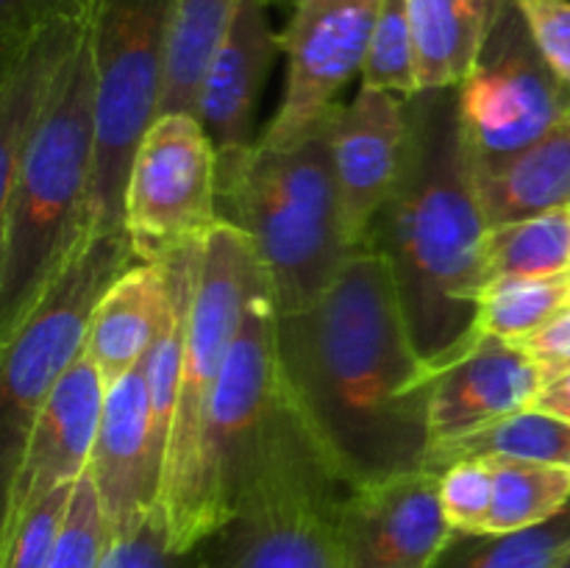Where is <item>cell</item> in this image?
<instances>
[{
  "label": "cell",
  "instance_id": "9",
  "mask_svg": "<svg viewBox=\"0 0 570 568\" xmlns=\"http://www.w3.org/2000/svg\"><path fill=\"white\" fill-rule=\"evenodd\" d=\"M262 276H265V267L250 239L237 226L220 221L206 234L200 245L198 284H195L193 310H189L181 388H178L170 449H167L165 462V488H161V505L167 510L170 538L176 546L181 543L184 527L193 510L200 443H204L212 395L223 376L228 351L243 326L250 293Z\"/></svg>",
  "mask_w": 570,
  "mask_h": 568
},
{
  "label": "cell",
  "instance_id": "19",
  "mask_svg": "<svg viewBox=\"0 0 570 568\" xmlns=\"http://www.w3.org/2000/svg\"><path fill=\"white\" fill-rule=\"evenodd\" d=\"M83 33V14H65L45 22L14 50L0 53V193L14 182L22 154Z\"/></svg>",
  "mask_w": 570,
  "mask_h": 568
},
{
  "label": "cell",
  "instance_id": "17",
  "mask_svg": "<svg viewBox=\"0 0 570 568\" xmlns=\"http://www.w3.org/2000/svg\"><path fill=\"white\" fill-rule=\"evenodd\" d=\"M89 473L98 488L109 535L131 527L161 505L165 468L154 449L145 362L106 388Z\"/></svg>",
  "mask_w": 570,
  "mask_h": 568
},
{
  "label": "cell",
  "instance_id": "23",
  "mask_svg": "<svg viewBox=\"0 0 570 568\" xmlns=\"http://www.w3.org/2000/svg\"><path fill=\"white\" fill-rule=\"evenodd\" d=\"M239 0H173L170 45H167L165 84L159 115H195L204 72L226 37Z\"/></svg>",
  "mask_w": 570,
  "mask_h": 568
},
{
  "label": "cell",
  "instance_id": "10",
  "mask_svg": "<svg viewBox=\"0 0 570 568\" xmlns=\"http://www.w3.org/2000/svg\"><path fill=\"white\" fill-rule=\"evenodd\" d=\"M220 223L217 150L187 111L159 115L145 131L126 182L122 226L137 262H165Z\"/></svg>",
  "mask_w": 570,
  "mask_h": 568
},
{
  "label": "cell",
  "instance_id": "18",
  "mask_svg": "<svg viewBox=\"0 0 570 568\" xmlns=\"http://www.w3.org/2000/svg\"><path fill=\"white\" fill-rule=\"evenodd\" d=\"M282 39L273 33L267 0H239L198 89L195 117L217 156L254 148L256 109Z\"/></svg>",
  "mask_w": 570,
  "mask_h": 568
},
{
  "label": "cell",
  "instance_id": "6",
  "mask_svg": "<svg viewBox=\"0 0 570 568\" xmlns=\"http://www.w3.org/2000/svg\"><path fill=\"white\" fill-rule=\"evenodd\" d=\"M87 42L95 67L92 228L122 226L134 154L159 117L170 45L173 0H87Z\"/></svg>",
  "mask_w": 570,
  "mask_h": 568
},
{
  "label": "cell",
  "instance_id": "31",
  "mask_svg": "<svg viewBox=\"0 0 570 568\" xmlns=\"http://www.w3.org/2000/svg\"><path fill=\"white\" fill-rule=\"evenodd\" d=\"M100 568H198V549L181 551L170 538L165 505L109 535Z\"/></svg>",
  "mask_w": 570,
  "mask_h": 568
},
{
  "label": "cell",
  "instance_id": "26",
  "mask_svg": "<svg viewBox=\"0 0 570 568\" xmlns=\"http://www.w3.org/2000/svg\"><path fill=\"white\" fill-rule=\"evenodd\" d=\"M488 462L493 466L488 532H521L540 527L570 505V466L523 460Z\"/></svg>",
  "mask_w": 570,
  "mask_h": 568
},
{
  "label": "cell",
  "instance_id": "28",
  "mask_svg": "<svg viewBox=\"0 0 570 568\" xmlns=\"http://www.w3.org/2000/svg\"><path fill=\"white\" fill-rule=\"evenodd\" d=\"M570 304V273L551 278H518L484 290L476 337L527 343Z\"/></svg>",
  "mask_w": 570,
  "mask_h": 568
},
{
  "label": "cell",
  "instance_id": "37",
  "mask_svg": "<svg viewBox=\"0 0 570 568\" xmlns=\"http://www.w3.org/2000/svg\"><path fill=\"white\" fill-rule=\"evenodd\" d=\"M534 407L562 418V421H570V371L560 373L557 379H551V382L543 388V393L538 395Z\"/></svg>",
  "mask_w": 570,
  "mask_h": 568
},
{
  "label": "cell",
  "instance_id": "7",
  "mask_svg": "<svg viewBox=\"0 0 570 568\" xmlns=\"http://www.w3.org/2000/svg\"><path fill=\"white\" fill-rule=\"evenodd\" d=\"M276 321V298L265 273L250 293L243 326L212 395L193 510L178 543L184 551L198 549L200 540L234 510L278 423L287 415L289 401L278 373Z\"/></svg>",
  "mask_w": 570,
  "mask_h": 568
},
{
  "label": "cell",
  "instance_id": "15",
  "mask_svg": "<svg viewBox=\"0 0 570 568\" xmlns=\"http://www.w3.org/2000/svg\"><path fill=\"white\" fill-rule=\"evenodd\" d=\"M410 134L406 98L362 87L326 117V137L343 198L345 226L356 251L367 245L373 221L401 176Z\"/></svg>",
  "mask_w": 570,
  "mask_h": 568
},
{
  "label": "cell",
  "instance_id": "1",
  "mask_svg": "<svg viewBox=\"0 0 570 568\" xmlns=\"http://www.w3.org/2000/svg\"><path fill=\"white\" fill-rule=\"evenodd\" d=\"M278 373L306 438L348 488L426 468L438 371L412 340L393 271L362 248L309 306L276 321Z\"/></svg>",
  "mask_w": 570,
  "mask_h": 568
},
{
  "label": "cell",
  "instance_id": "27",
  "mask_svg": "<svg viewBox=\"0 0 570 568\" xmlns=\"http://www.w3.org/2000/svg\"><path fill=\"white\" fill-rule=\"evenodd\" d=\"M568 555L570 505L551 521L521 532H454L434 568H557Z\"/></svg>",
  "mask_w": 570,
  "mask_h": 568
},
{
  "label": "cell",
  "instance_id": "13",
  "mask_svg": "<svg viewBox=\"0 0 570 568\" xmlns=\"http://www.w3.org/2000/svg\"><path fill=\"white\" fill-rule=\"evenodd\" d=\"M345 568H434L454 529L440 505V473H401L351 488L340 516Z\"/></svg>",
  "mask_w": 570,
  "mask_h": 568
},
{
  "label": "cell",
  "instance_id": "4",
  "mask_svg": "<svg viewBox=\"0 0 570 568\" xmlns=\"http://www.w3.org/2000/svg\"><path fill=\"white\" fill-rule=\"evenodd\" d=\"M217 209L254 245L278 315L321 298L356 254L326 123L293 148L217 156Z\"/></svg>",
  "mask_w": 570,
  "mask_h": 568
},
{
  "label": "cell",
  "instance_id": "22",
  "mask_svg": "<svg viewBox=\"0 0 570 568\" xmlns=\"http://www.w3.org/2000/svg\"><path fill=\"white\" fill-rule=\"evenodd\" d=\"M504 0H410L421 89L460 87L476 67Z\"/></svg>",
  "mask_w": 570,
  "mask_h": 568
},
{
  "label": "cell",
  "instance_id": "30",
  "mask_svg": "<svg viewBox=\"0 0 570 568\" xmlns=\"http://www.w3.org/2000/svg\"><path fill=\"white\" fill-rule=\"evenodd\" d=\"M78 484V482H76ZM76 484H61L28 507L0 532V568H50Z\"/></svg>",
  "mask_w": 570,
  "mask_h": 568
},
{
  "label": "cell",
  "instance_id": "12",
  "mask_svg": "<svg viewBox=\"0 0 570 568\" xmlns=\"http://www.w3.org/2000/svg\"><path fill=\"white\" fill-rule=\"evenodd\" d=\"M379 6L382 0H293L282 37L284 98L259 145L293 148L326 123L340 89L365 67Z\"/></svg>",
  "mask_w": 570,
  "mask_h": 568
},
{
  "label": "cell",
  "instance_id": "2",
  "mask_svg": "<svg viewBox=\"0 0 570 568\" xmlns=\"http://www.w3.org/2000/svg\"><path fill=\"white\" fill-rule=\"evenodd\" d=\"M404 165L365 248L379 251L423 360L438 371L476 343L488 217L473 184L460 87L406 98Z\"/></svg>",
  "mask_w": 570,
  "mask_h": 568
},
{
  "label": "cell",
  "instance_id": "8",
  "mask_svg": "<svg viewBox=\"0 0 570 568\" xmlns=\"http://www.w3.org/2000/svg\"><path fill=\"white\" fill-rule=\"evenodd\" d=\"M137 265L126 228L89 232L37 304L3 337L0 354V440L3 482L14 471L31 423L67 368L83 354L89 323L106 290Z\"/></svg>",
  "mask_w": 570,
  "mask_h": 568
},
{
  "label": "cell",
  "instance_id": "5",
  "mask_svg": "<svg viewBox=\"0 0 570 568\" xmlns=\"http://www.w3.org/2000/svg\"><path fill=\"white\" fill-rule=\"evenodd\" d=\"M348 490L289 407L234 510L198 543V568H345Z\"/></svg>",
  "mask_w": 570,
  "mask_h": 568
},
{
  "label": "cell",
  "instance_id": "3",
  "mask_svg": "<svg viewBox=\"0 0 570 568\" xmlns=\"http://www.w3.org/2000/svg\"><path fill=\"white\" fill-rule=\"evenodd\" d=\"M95 143V67L83 33L22 154L14 182L0 193L3 337L92 232Z\"/></svg>",
  "mask_w": 570,
  "mask_h": 568
},
{
  "label": "cell",
  "instance_id": "14",
  "mask_svg": "<svg viewBox=\"0 0 570 568\" xmlns=\"http://www.w3.org/2000/svg\"><path fill=\"white\" fill-rule=\"evenodd\" d=\"M104 399V376L83 351L45 399L42 410L33 418L20 460L3 482V523L14 521L50 490L76 484L83 477L98 438Z\"/></svg>",
  "mask_w": 570,
  "mask_h": 568
},
{
  "label": "cell",
  "instance_id": "34",
  "mask_svg": "<svg viewBox=\"0 0 570 568\" xmlns=\"http://www.w3.org/2000/svg\"><path fill=\"white\" fill-rule=\"evenodd\" d=\"M557 76L570 84V0H512Z\"/></svg>",
  "mask_w": 570,
  "mask_h": 568
},
{
  "label": "cell",
  "instance_id": "39",
  "mask_svg": "<svg viewBox=\"0 0 570 568\" xmlns=\"http://www.w3.org/2000/svg\"><path fill=\"white\" fill-rule=\"evenodd\" d=\"M568 209H570V206H568Z\"/></svg>",
  "mask_w": 570,
  "mask_h": 568
},
{
  "label": "cell",
  "instance_id": "21",
  "mask_svg": "<svg viewBox=\"0 0 570 568\" xmlns=\"http://www.w3.org/2000/svg\"><path fill=\"white\" fill-rule=\"evenodd\" d=\"M488 226L527 221L570 206V120L529 148L499 159H471Z\"/></svg>",
  "mask_w": 570,
  "mask_h": 568
},
{
  "label": "cell",
  "instance_id": "29",
  "mask_svg": "<svg viewBox=\"0 0 570 568\" xmlns=\"http://www.w3.org/2000/svg\"><path fill=\"white\" fill-rule=\"evenodd\" d=\"M362 87L382 89L401 98L421 92L410 0H382L379 6L371 50L362 67Z\"/></svg>",
  "mask_w": 570,
  "mask_h": 568
},
{
  "label": "cell",
  "instance_id": "33",
  "mask_svg": "<svg viewBox=\"0 0 570 568\" xmlns=\"http://www.w3.org/2000/svg\"><path fill=\"white\" fill-rule=\"evenodd\" d=\"M440 505L454 532H488L490 507H493V466L488 460H460L443 468Z\"/></svg>",
  "mask_w": 570,
  "mask_h": 568
},
{
  "label": "cell",
  "instance_id": "11",
  "mask_svg": "<svg viewBox=\"0 0 570 568\" xmlns=\"http://www.w3.org/2000/svg\"><path fill=\"white\" fill-rule=\"evenodd\" d=\"M460 115L471 159L510 156L570 120V84L540 53L512 0L460 84Z\"/></svg>",
  "mask_w": 570,
  "mask_h": 568
},
{
  "label": "cell",
  "instance_id": "36",
  "mask_svg": "<svg viewBox=\"0 0 570 568\" xmlns=\"http://www.w3.org/2000/svg\"><path fill=\"white\" fill-rule=\"evenodd\" d=\"M521 345L540 365L546 384H549L551 379L560 376V373L570 371V304L549 323V326L540 329L534 337H529L527 343Z\"/></svg>",
  "mask_w": 570,
  "mask_h": 568
},
{
  "label": "cell",
  "instance_id": "32",
  "mask_svg": "<svg viewBox=\"0 0 570 568\" xmlns=\"http://www.w3.org/2000/svg\"><path fill=\"white\" fill-rule=\"evenodd\" d=\"M106 543H109V529H106L98 488L87 468L72 493L70 512L50 568H100Z\"/></svg>",
  "mask_w": 570,
  "mask_h": 568
},
{
  "label": "cell",
  "instance_id": "35",
  "mask_svg": "<svg viewBox=\"0 0 570 568\" xmlns=\"http://www.w3.org/2000/svg\"><path fill=\"white\" fill-rule=\"evenodd\" d=\"M87 0H0V53L26 42L45 22L65 14H83Z\"/></svg>",
  "mask_w": 570,
  "mask_h": 568
},
{
  "label": "cell",
  "instance_id": "20",
  "mask_svg": "<svg viewBox=\"0 0 570 568\" xmlns=\"http://www.w3.org/2000/svg\"><path fill=\"white\" fill-rule=\"evenodd\" d=\"M170 304V276L165 262H137L100 298L89 323L87 356L106 388L148 356L159 337Z\"/></svg>",
  "mask_w": 570,
  "mask_h": 568
},
{
  "label": "cell",
  "instance_id": "38",
  "mask_svg": "<svg viewBox=\"0 0 570 568\" xmlns=\"http://www.w3.org/2000/svg\"><path fill=\"white\" fill-rule=\"evenodd\" d=\"M557 568H570V555H568V557H566V560H562V562H560V566H557Z\"/></svg>",
  "mask_w": 570,
  "mask_h": 568
},
{
  "label": "cell",
  "instance_id": "25",
  "mask_svg": "<svg viewBox=\"0 0 570 568\" xmlns=\"http://www.w3.org/2000/svg\"><path fill=\"white\" fill-rule=\"evenodd\" d=\"M570 273V209L490 226L484 239V290L518 278Z\"/></svg>",
  "mask_w": 570,
  "mask_h": 568
},
{
  "label": "cell",
  "instance_id": "24",
  "mask_svg": "<svg viewBox=\"0 0 570 568\" xmlns=\"http://www.w3.org/2000/svg\"><path fill=\"white\" fill-rule=\"evenodd\" d=\"M460 460H523L570 466V421L529 407L479 432L445 443L429 454V471H443Z\"/></svg>",
  "mask_w": 570,
  "mask_h": 568
},
{
  "label": "cell",
  "instance_id": "16",
  "mask_svg": "<svg viewBox=\"0 0 570 568\" xmlns=\"http://www.w3.org/2000/svg\"><path fill=\"white\" fill-rule=\"evenodd\" d=\"M546 376L523 345L479 337L438 368L429 395L432 451L534 407ZM429 451V454H432Z\"/></svg>",
  "mask_w": 570,
  "mask_h": 568
}]
</instances>
